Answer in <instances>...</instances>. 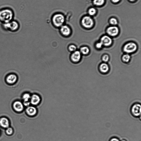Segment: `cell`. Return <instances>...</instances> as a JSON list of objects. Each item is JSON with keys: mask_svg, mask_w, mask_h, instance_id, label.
Masks as SVG:
<instances>
[{"mask_svg": "<svg viewBox=\"0 0 141 141\" xmlns=\"http://www.w3.org/2000/svg\"><path fill=\"white\" fill-rule=\"evenodd\" d=\"M14 16V12L11 8H5L0 9V22L2 23L11 21Z\"/></svg>", "mask_w": 141, "mask_h": 141, "instance_id": "cell-1", "label": "cell"}, {"mask_svg": "<svg viewBox=\"0 0 141 141\" xmlns=\"http://www.w3.org/2000/svg\"><path fill=\"white\" fill-rule=\"evenodd\" d=\"M2 27L5 30L15 32L19 29L20 25L18 22L13 20L9 22L2 23Z\"/></svg>", "mask_w": 141, "mask_h": 141, "instance_id": "cell-2", "label": "cell"}, {"mask_svg": "<svg viewBox=\"0 0 141 141\" xmlns=\"http://www.w3.org/2000/svg\"><path fill=\"white\" fill-rule=\"evenodd\" d=\"M65 21V16L61 13H57L55 14L52 18L53 25L57 28L60 27L63 25Z\"/></svg>", "mask_w": 141, "mask_h": 141, "instance_id": "cell-3", "label": "cell"}, {"mask_svg": "<svg viewBox=\"0 0 141 141\" xmlns=\"http://www.w3.org/2000/svg\"><path fill=\"white\" fill-rule=\"evenodd\" d=\"M131 114L136 118H140L141 117V106L140 103L136 102L131 107L130 109Z\"/></svg>", "mask_w": 141, "mask_h": 141, "instance_id": "cell-4", "label": "cell"}, {"mask_svg": "<svg viewBox=\"0 0 141 141\" xmlns=\"http://www.w3.org/2000/svg\"><path fill=\"white\" fill-rule=\"evenodd\" d=\"M18 75L16 74L10 73L6 76L5 81L9 84H13L15 83L18 81Z\"/></svg>", "mask_w": 141, "mask_h": 141, "instance_id": "cell-5", "label": "cell"}, {"mask_svg": "<svg viewBox=\"0 0 141 141\" xmlns=\"http://www.w3.org/2000/svg\"><path fill=\"white\" fill-rule=\"evenodd\" d=\"M137 49L136 45L135 43L131 42L125 45L124 47L123 50L127 53H131L135 51Z\"/></svg>", "mask_w": 141, "mask_h": 141, "instance_id": "cell-6", "label": "cell"}, {"mask_svg": "<svg viewBox=\"0 0 141 141\" xmlns=\"http://www.w3.org/2000/svg\"><path fill=\"white\" fill-rule=\"evenodd\" d=\"M60 31L61 35L65 37L70 36L72 33L70 27L66 25H63L61 27Z\"/></svg>", "mask_w": 141, "mask_h": 141, "instance_id": "cell-7", "label": "cell"}, {"mask_svg": "<svg viewBox=\"0 0 141 141\" xmlns=\"http://www.w3.org/2000/svg\"><path fill=\"white\" fill-rule=\"evenodd\" d=\"M81 53L80 51L76 50L72 53L70 56V60L72 62L77 63L81 60Z\"/></svg>", "mask_w": 141, "mask_h": 141, "instance_id": "cell-8", "label": "cell"}, {"mask_svg": "<svg viewBox=\"0 0 141 141\" xmlns=\"http://www.w3.org/2000/svg\"><path fill=\"white\" fill-rule=\"evenodd\" d=\"M82 25L87 28H91L93 24V20L90 17L85 16L82 20Z\"/></svg>", "mask_w": 141, "mask_h": 141, "instance_id": "cell-9", "label": "cell"}, {"mask_svg": "<svg viewBox=\"0 0 141 141\" xmlns=\"http://www.w3.org/2000/svg\"><path fill=\"white\" fill-rule=\"evenodd\" d=\"M102 45L105 46L110 45L112 42L111 38L107 36H103L101 38V42Z\"/></svg>", "mask_w": 141, "mask_h": 141, "instance_id": "cell-10", "label": "cell"}, {"mask_svg": "<svg viewBox=\"0 0 141 141\" xmlns=\"http://www.w3.org/2000/svg\"><path fill=\"white\" fill-rule=\"evenodd\" d=\"M107 32L109 35L112 36H115L118 35L119 32V30L116 27H109L107 30Z\"/></svg>", "mask_w": 141, "mask_h": 141, "instance_id": "cell-11", "label": "cell"}, {"mask_svg": "<svg viewBox=\"0 0 141 141\" xmlns=\"http://www.w3.org/2000/svg\"><path fill=\"white\" fill-rule=\"evenodd\" d=\"M31 104L33 105L38 104L40 101V98L39 95L34 94L31 97Z\"/></svg>", "mask_w": 141, "mask_h": 141, "instance_id": "cell-12", "label": "cell"}, {"mask_svg": "<svg viewBox=\"0 0 141 141\" xmlns=\"http://www.w3.org/2000/svg\"><path fill=\"white\" fill-rule=\"evenodd\" d=\"M13 107L15 110L18 112H21L23 109V106L21 102L19 101L15 102L14 104Z\"/></svg>", "mask_w": 141, "mask_h": 141, "instance_id": "cell-13", "label": "cell"}, {"mask_svg": "<svg viewBox=\"0 0 141 141\" xmlns=\"http://www.w3.org/2000/svg\"><path fill=\"white\" fill-rule=\"evenodd\" d=\"M26 111L28 114L30 116H32L35 115L37 113L36 109L33 106H29L27 108Z\"/></svg>", "mask_w": 141, "mask_h": 141, "instance_id": "cell-14", "label": "cell"}, {"mask_svg": "<svg viewBox=\"0 0 141 141\" xmlns=\"http://www.w3.org/2000/svg\"><path fill=\"white\" fill-rule=\"evenodd\" d=\"M0 125L4 128H8L9 126L8 120L5 118H2L0 119Z\"/></svg>", "mask_w": 141, "mask_h": 141, "instance_id": "cell-15", "label": "cell"}, {"mask_svg": "<svg viewBox=\"0 0 141 141\" xmlns=\"http://www.w3.org/2000/svg\"><path fill=\"white\" fill-rule=\"evenodd\" d=\"M30 98V96L28 94H25L23 95V98L24 101V105L26 106H28L29 105L30 102L29 100Z\"/></svg>", "mask_w": 141, "mask_h": 141, "instance_id": "cell-16", "label": "cell"}, {"mask_svg": "<svg viewBox=\"0 0 141 141\" xmlns=\"http://www.w3.org/2000/svg\"><path fill=\"white\" fill-rule=\"evenodd\" d=\"M100 69L102 72L105 73L108 71L109 67L107 64L106 63H102L100 65Z\"/></svg>", "mask_w": 141, "mask_h": 141, "instance_id": "cell-17", "label": "cell"}, {"mask_svg": "<svg viewBox=\"0 0 141 141\" xmlns=\"http://www.w3.org/2000/svg\"><path fill=\"white\" fill-rule=\"evenodd\" d=\"M89 52V49L87 47H82L81 48L80 52L81 53L84 55L88 54Z\"/></svg>", "mask_w": 141, "mask_h": 141, "instance_id": "cell-18", "label": "cell"}, {"mask_svg": "<svg viewBox=\"0 0 141 141\" xmlns=\"http://www.w3.org/2000/svg\"><path fill=\"white\" fill-rule=\"evenodd\" d=\"M77 47L74 44H71L68 47V50L72 53L76 50Z\"/></svg>", "mask_w": 141, "mask_h": 141, "instance_id": "cell-19", "label": "cell"}, {"mask_svg": "<svg viewBox=\"0 0 141 141\" xmlns=\"http://www.w3.org/2000/svg\"><path fill=\"white\" fill-rule=\"evenodd\" d=\"M130 58V56L128 54L124 55L122 57L123 60L126 62H128L129 61Z\"/></svg>", "mask_w": 141, "mask_h": 141, "instance_id": "cell-20", "label": "cell"}, {"mask_svg": "<svg viewBox=\"0 0 141 141\" xmlns=\"http://www.w3.org/2000/svg\"><path fill=\"white\" fill-rule=\"evenodd\" d=\"M104 0H94V4L96 5H101L104 4Z\"/></svg>", "mask_w": 141, "mask_h": 141, "instance_id": "cell-21", "label": "cell"}, {"mask_svg": "<svg viewBox=\"0 0 141 141\" xmlns=\"http://www.w3.org/2000/svg\"><path fill=\"white\" fill-rule=\"evenodd\" d=\"M96 12V10L94 8H91L89 10L88 13L91 15H93Z\"/></svg>", "mask_w": 141, "mask_h": 141, "instance_id": "cell-22", "label": "cell"}, {"mask_svg": "<svg viewBox=\"0 0 141 141\" xmlns=\"http://www.w3.org/2000/svg\"><path fill=\"white\" fill-rule=\"evenodd\" d=\"M110 22L113 25H116L118 23L117 20L114 18H112L110 20Z\"/></svg>", "mask_w": 141, "mask_h": 141, "instance_id": "cell-23", "label": "cell"}, {"mask_svg": "<svg viewBox=\"0 0 141 141\" xmlns=\"http://www.w3.org/2000/svg\"><path fill=\"white\" fill-rule=\"evenodd\" d=\"M6 133L8 135H11L13 131L12 129L11 128H8L6 130Z\"/></svg>", "mask_w": 141, "mask_h": 141, "instance_id": "cell-24", "label": "cell"}, {"mask_svg": "<svg viewBox=\"0 0 141 141\" xmlns=\"http://www.w3.org/2000/svg\"><path fill=\"white\" fill-rule=\"evenodd\" d=\"M109 59V56L107 55H105L102 57L103 61L106 62L108 61Z\"/></svg>", "mask_w": 141, "mask_h": 141, "instance_id": "cell-25", "label": "cell"}, {"mask_svg": "<svg viewBox=\"0 0 141 141\" xmlns=\"http://www.w3.org/2000/svg\"><path fill=\"white\" fill-rule=\"evenodd\" d=\"M109 141H120L118 137H113L110 139Z\"/></svg>", "mask_w": 141, "mask_h": 141, "instance_id": "cell-26", "label": "cell"}, {"mask_svg": "<svg viewBox=\"0 0 141 141\" xmlns=\"http://www.w3.org/2000/svg\"><path fill=\"white\" fill-rule=\"evenodd\" d=\"M102 44L100 42L97 44L96 45V47L98 48H101L102 46Z\"/></svg>", "mask_w": 141, "mask_h": 141, "instance_id": "cell-27", "label": "cell"}, {"mask_svg": "<svg viewBox=\"0 0 141 141\" xmlns=\"http://www.w3.org/2000/svg\"><path fill=\"white\" fill-rule=\"evenodd\" d=\"M112 1L114 3H117L119 2L120 0H112Z\"/></svg>", "mask_w": 141, "mask_h": 141, "instance_id": "cell-28", "label": "cell"}, {"mask_svg": "<svg viewBox=\"0 0 141 141\" xmlns=\"http://www.w3.org/2000/svg\"><path fill=\"white\" fill-rule=\"evenodd\" d=\"M130 1H135V0H130Z\"/></svg>", "mask_w": 141, "mask_h": 141, "instance_id": "cell-29", "label": "cell"}]
</instances>
